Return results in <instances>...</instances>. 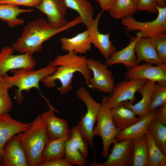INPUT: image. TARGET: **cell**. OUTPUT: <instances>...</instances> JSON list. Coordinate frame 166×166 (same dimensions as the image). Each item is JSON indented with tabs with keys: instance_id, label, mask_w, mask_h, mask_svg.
Masks as SVG:
<instances>
[{
	"instance_id": "obj_13",
	"label": "cell",
	"mask_w": 166,
	"mask_h": 166,
	"mask_svg": "<svg viewBox=\"0 0 166 166\" xmlns=\"http://www.w3.org/2000/svg\"><path fill=\"white\" fill-rule=\"evenodd\" d=\"M35 8L46 15L47 21L54 27H62L68 23L65 18L67 8L64 0H41Z\"/></svg>"
},
{
	"instance_id": "obj_35",
	"label": "cell",
	"mask_w": 166,
	"mask_h": 166,
	"mask_svg": "<svg viewBox=\"0 0 166 166\" xmlns=\"http://www.w3.org/2000/svg\"><path fill=\"white\" fill-rule=\"evenodd\" d=\"M160 59L166 63V34L149 38Z\"/></svg>"
},
{
	"instance_id": "obj_1",
	"label": "cell",
	"mask_w": 166,
	"mask_h": 166,
	"mask_svg": "<svg viewBox=\"0 0 166 166\" xmlns=\"http://www.w3.org/2000/svg\"><path fill=\"white\" fill-rule=\"evenodd\" d=\"M77 16L64 26L55 28L42 18H38L28 23L24 26L20 36L12 45L14 51L20 54L31 55L40 51L43 43L58 33L81 23Z\"/></svg>"
},
{
	"instance_id": "obj_18",
	"label": "cell",
	"mask_w": 166,
	"mask_h": 166,
	"mask_svg": "<svg viewBox=\"0 0 166 166\" xmlns=\"http://www.w3.org/2000/svg\"><path fill=\"white\" fill-rule=\"evenodd\" d=\"M136 35L135 37H131L129 44L126 46L116 51L106 60L105 63L108 67L121 64L128 68L139 64L135 53V45L138 39L144 36L139 31Z\"/></svg>"
},
{
	"instance_id": "obj_37",
	"label": "cell",
	"mask_w": 166,
	"mask_h": 166,
	"mask_svg": "<svg viewBox=\"0 0 166 166\" xmlns=\"http://www.w3.org/2000/svg\"><path fill=\"white\" fill-rule=\"evenodd\" d=\"M40 2L41 0H0V3L34 7L38 5Z\"/></svg>"
},
{
	"instance_id": "obj_16",
	"label": "cell",
	"mask_w": 166,
	"mask_h": 166,
	"mask_svg": "<svg viewBox=\"0 0 166 166\" xmlns=\"http://www.w3.org/2000/svg\"><path fill=\"white\" fill-rule=\"evenodd\" d=\"M1 166H28L26 153L16 135L5 145L2 154Z\"/></svg>"
},
{
	"instance_id": "obj_38",
	"label": "cell",
	"mask_w": 166,
	"mask_h": 166,
	"mask_svg": "<svg viewBox=\"0 0 166 166\" xmlns=\"http://www.w3.org/2000/svg\"><path fill=\"white\" fill-rule=\"evenodd\" d=\"M72 164L64 157L44 160L39 166H72Z\"/></svg>"
},
{
	"instance_id": "obj_10",
	"label": "cell",
	"mask_w": 166,
	"mask_h": 166,
	"mask_svg": "<svg viewBox=\"0 0 166 166\" xmlns=\"http://www.w3.org/2000/svg\"><path fill=\"white\" fill-rule=\"evenodd\" d=\"M147 81L125 79L116 84L110 95L107 97L109 105L112 109L124 102L134 103L135 94Z\"/></svg>"
},
{
	"instance_id": "obj_6",
	"label": "cell",
	"mask_w": 166,
	"mask_h": 166,
	"mask_svg": "<svg viewBox=\"0 0 166 166\" xmlns=\"http://www.w3.org/2000/svg\"><path fill=\"white\" fill-rule=\"evenodd\" d=\"M78 98L85 105L87 111L82 115L77 125L84 138L94 152L93 131L101 106L84 87H81L77 91Z\"/></svg>"
},
{
	"instance_id": "obj_42",
	"label": "cell",
	"mask_w": 166,
	"mask_h": 166,
	"mask_svg": "<svg viewBox=\"0 0 166 166\" xmlns=\"http://www.w3.org/2000/svg\"></svg>"
},
{
	"instance_id": "obj_29",
	"label": "cell",
	"mask_w": 166,
	"mask_h": 166,
	"mask_svg": "<svg viewBox=\"0 0 166 166\" xmlns=\"http://www.w3.org/2000/svg\"><path fill=\"white\" fill-rule=\"evenodd\" d=\"M145 136L148 146V166H166V155L156 144L148 130Z\"/></svg>"
},
{
	"instance_id": "obj_33",
	"label": "cell",
	"mask_w": 166,
	"mask_h": 166,
	"mask_svg": "<svg viewBox=\"0 0 166 166\" xmlns=\"http://www.w3.org/2000/svg\"><path fill=\"white\" fill-rule=\"evenodd\" d=\"M166 104V84L156 83L153 90L148 112Z\"/></svg>"
},
{
	"instance_id": "obj_2",
	"label": "cell",
	"mask_w": 166,
	"mask_h": 166,
	"mask_svg": "<svg viewBox=\"0 0 166 166\" xmlns=\"http://www.w3.org/2000/svg\"><path fill=\"white\" fill-rule=\"evenodd\" d=\"M87 59L85 56L78 55L72 51L57 55L52 61L57 67V69L42 81L46 87L52 88L55 86L56 81H59L61 85L57 89L61 94H64L71 90L73 78L74 73L78 72L84 77L88 85L91 72L88 65Z\"/></svg>"
},
{
	"instance_id": "obj_15",
	"label": "cell",
	"mask_w": 166,
	"mask_h": 166,
	"mask_svg": "<svg viewBox=\"0 0 166 166\" xmlns=\"http://www.w3.org/2000/svg\"><path fill=\"white\" fill-rule=\"evenodd\" d=\"M48 104L49 110L41 114L45 122L47 133L49 139L63 138L69 136L70 130L67 121L57 117L55 115V109L47 99L41 94Z\"/></svg>"
},
{
	"instance_id": "obj_28",
	"label": "cell",
	"mask_w": 166,
	"mask_h": 166,
	"mask_svg": "<svg viewBox=\"0 0 166 166\" xmlns=\"http://www.w3.org/2000/svg\"><path fill=\"white\" fill-rule=\"evenodd\" d=\"M133 152L132 166H148V146L145 136L133 140Z\"/></svg>"
},
{
	"instance_id": "obj_24",
	"label": "cell",
	"mask_w": 166,
	"mask_h": 166,
	"mask_svg": "<svg viewBox=\"0 0 166 166\" xmlns=\"http://www.w3.org/2000/svg\"><path fill=\"white\" fill-rule=\"evenodd\" d=\"M112 114L115 125L121 130L136 122L140 118L123 103L112 109Z\"/></svg>"
},
{
	"instance_id": "obj_36",
	"label": "cell",
	"mask_w": 166,
	"mask_h": 166,
	"mask_svg": "<svg viewBox=\"0 0 166 166\" xmlns=\"http://www.w3.org/2000/svg\"><path fill=\"white\" fill-rule=\"evenodd\" d=\"M137 11H146L154 14L157 13L156 0H135Z\"/></svg>"
},
{
	"instance_id": "obj_22",
	"label": "cell",
	"mask_w": 166,
	"mask_h": 166,
	"mask_svg": "<svg viewBox=\"0 0 166 166\" xmlns=\"http://www.w3.org/2000/svg\"><path fill=\"white\" fill-rule=\"evenodd\" d=\"M156 84L153 81H146L138 91L142 97L139 101L135 104L129 101L123 103L133 111L138 117H142L148 112L152 93Z\"/></svg>"
},
{
	"instance_id": "obj_32",
	"label": "cell",
	"mask_w": 166,
	"mask_h": 166,
	"mask_svg": "<svg viewBox=\"0 0 166 166\" xmlns=\"http://www.w3.org/2000/svg\"><path fill=\"white\" fill-rule=\"evenodd\" d=\"M11 89L3 75L0 76V115L9 113L12 108V102L9 93Z\"/></svg>"
},
{
	"instance_id": "obj_9",
	"label": "cell",
	"mask_w": 166,
	"mask_h": 166,
	"mask_svg": "<svg viewBox=\"0 0 166 166\" xmlns=\"http://www.w3.org/2000/svg\"><path fill=\"white\" fill-rule=\"evenodd\" d=\"M11 47L5 46L0 51V76L8 71L21 69H33L37 64L32 55L14 54Z\"/></svg>"
},
{
	"instance_id": "obj_39",
	"label": "cell",
	"mask_w": 166,
	"mask_h": 166,
	"mask_svg": "<svg viewBox=\"0 0 166 166\" xmlns=\"http://www.w3.org/2000/svg\"><path fill=\"white\" fill-rule=\"evenodd\" d=\"M153 120L166 125V104L160 106L156 109Z\"/></svg>"
},
{
	"instance_id": "obj_3",
	"label": "cell",
	"mask_w": 166,
	"mask_h": 166,
	"mask_svg": "<svg viewBox=\"0 0 166 166\" xmlns=\"http://www.w3.org/2000/svg\"><path fill=\"white\" fill-rule=\"evenodd\" d=\"M16 136L26 153L29 166H39L43 161V151L49 140L41 114L31 122L26 130Z\"/></svg>"
},
{
	"instance_id": "obj_8",
	"label": "cell",
	"mask_w": 166,
	"mask_h": 166,
	"mask_svg": "<svg viewBox=\"0 0 166 166\" xmlns=\"http://www.w3.org/2000/svg\"><path fill=\"white\" fill-rule=\"evenodd\" d=\"M87 64L93 75L88 85L104 93H111L115 84L112 73L107 65L91 58L87 59Z\"/></svg>"
},
{
	"instance_id": "obj_25",
	"label": "cell",
	"mask_w": 166,
	"mask_h": 166,
	"mask_svg": "<svg viewBox=\"0 0 166 166\" xmlns=\"http://www.w3.org/2000/svg\"><path fill=\"white\" fill-rule=\"evenodd\" d=\"M68 8L73 10L79 14L81 23L88 28L94 19V10L88 0H64Z\"/></svg>"
},
{
	"instance_id": "obj_12",
	"label": "cell",
	"mask_w": 166,
	"mask_h": 166,
	"mask_svg": "<svg viewBox=\"0 0 166 166\" xmlns=\"http://www.w3.org/2000/svg\"><path fill=\"white\" fill-rule=\"evenodd\" d=\"M133 140H124L113 144L111 152L102 164L92 163L93 166H131L132 165Z\"/></svg>"
},
{
	"instance_id": "obj_41",
	"label": "cell",
	"mask_w": 166,
	"mask_h": 166,
	"mask_svg": "<svg viewBox=\"0 0 166 166\" xmlns=\"http://www.w3.org/2000/svg\"><path fill=\"white\" fill-rule=\"evenodd\" d=\"M157 6L160 7L166 6V0H156Z\"/></svg>"
},
{
	"instance_id": "obj_26",
	"label": "cell",
	"mask_w": 166,
	"mask_h": 166,
	"mask_svg": "<svg viewBox=\"0 0 166 166\" xmlns=\"http://www.w3.org/2000/svg\"><path fill=\"white\" fill-rule=\"evenodd\" d=\"M69 137L49 139L43 151V161L64 157L66 143Z\"/></svg>"
},
{
	"instance_id": "obj_40",
	"label": "cell",
	"mask_w": 166,
	"mask_h": 166,
	"mask_svg": "<svg viewBox=\"0 0 166 166\" xmlns=\"http://www.w3.org/2000/svg\"><path fill=\"white\" fill-rule=\"evenodd\" d=\"M98 3L102 11H108L112 6L115 0H96Z\"/></svg>"
},
{
	"instance_id": "obj_5",
	"label": "cell",
	"mask_w": 166,
	"mask_h": 166,
	"mask_svg": "<svg viewBox=\"0 0 166 166\" xmlns=\"http://www.w3.org/2000/svg\"><path fill=\"white\" fill-rule=\"evenodd\" d=\"M98 114L97 124L93 131L94 136L101 137L103 144L102 155L107 157L110 146L117 141V136L121 130L115 125L113 119L112 109L108 102L107 97L103 96Z\"/></svg>"
},
{
	"instance_id": "obj_30",
	"label": "cell",
	"mask_w": 166,
	"mask_h": 166,
	"mask_svg": "<svg viewBox=\"0 0 166 166\" xmlns=\"http://www.w3.org/2000/svg\"><path fill=\"white\" fill-rule=\"evenodd\" d=\"M148 131L156 144L166 155V125L153 120L149 125Z\"/></svg>"
},
{
	"instance_id": "obj_34",
	"label": "cell",
	"mask_w": 166,
	"mask_h": 166,
	"mask_svg": "<svg viewBox=\"0 0 166 166\" xmlns=\"http://www.w3.org/2000/svg\"><path fill=\"white\" fill-rule=\"evenodd\" d=\"M72 144L86 158L88 155V143L83 137L77 126L70 130L69 138Z\"/></svg>"
},
{
	"instance_id": "obj_14",
	"label": "cell",
	"mask_w": 166,
	"mask_h": 166,
	"mask_svg": "<svg viewBox=\"0 0 166 166\" xmlns=\"http://www.w3.org/2000/svg\"><path fill=\"white\" fill-rule=\"evenodd\" d=\"M102 12L97 14L87 30L92 44L94 45L106 60L117 51V49L110 40V34L102 33L98 30L99 22Z\"/></svg>"
},
{
	"instance_id": "obj_20",
	"label": "cell",
	"mask_w": 166,
	"mask_h": 166,
	"mask_svg": "<svg viewBox=\"0 0 166 166\" xmlns=\"http://www.w3.org/2000/svg\"><path fill=\"white\" fill-rule=\"evenodd\" d=\"M60 41L63 50L77 54L86 53L90 50L92 44L87 30L71 38H61Z\"/></svg>"
},
{
	"instance_id": "obj_17",
	"label": "cell",
	"mask_w": 166,
	"mask_h": 166,
	"mask_svg": "<svg viewBox=\"0 0 166 166\" xmlns=\"http://www.w3.org/2000/svg\"><path fill=\"white\" fill-rule=\"evenodd\" d=\"M31 124L16 120L9 113L0 115V161L6 143L14 136L26 130Z\"/></svg>"
},
{
	"instance_id": "obj_31",
	"label": "cell",
	"mask_w": 166,
	"mask_h": 166,
	"mask_svg": "<svg viewBox=\"0 0 166 166\" xmlns=\"http://www.w3.org/2000/svg\"><path fill=\"white\" fill-rule=\"evenodd\" d=\"M64 157L72 166H85L88 163L86 158L72 144L69 138L66 143Z\"/></svg>"
},
{
	"instance_id": "obj_4",
	"label": "cell",
	"mask_w": 166,
	"mask_h": 166,
	"mask_svg": "<svg viewBox=\"0 0 166 166\" xmlns=\"http://www.w3.org/2000/svg\"><path fill=\"white\" fill-rule=\"evenodd\" d=\"M57 67L52 61H49L45 67L37 70L33 69H21L10 71L13 73L11 76L7 74L3 76L11 89L17 87L14 99L18 104H21L24 99L22 92H28L35 88L39 89V83L47 77L52 75L56 70Z\"/></svg>"
},
{
	"instance_id": "obj_19",
	"label": "cell",
	"mask_w": 166,
	"mask_h": 166,
	"mask_svg": "<svg viewBox=\"0 0 166 166\" xmlns=\"http://www.w3.org/2000/svg\"><path fill=\"white\" fill-rule=\"evenodd\" d=\"M156 110L148 112L136 122L120 130L116 137L117 141L133 140L144 136L148 130L149 124L154 119Z\"/></svg>"
},
{
	"instance_id": "obj_7",
	"label": "cell",
	"mask_w": 166,
	"mask_h": 166,
	"mask_svg": "<svg viewBox=\"0 0 166 166\" xmlns=\"http://www.w3.org/2000/svg\"><path fill=\"white\" fill-rule=\"evenodd\" d=\"M157 16L154 20L147 22L136 20L133 16L123 18L121 22L129 31H138L144 37L151 38L166 32V6L156 7Z\"/></svg>"
},
{
	"instance_id": "obj_21",
	"label": "cell",
	"mask_w": 166,
	"mask_h": 166,
	"mask_svg": "<svg viewBox=\"0 0 166 166\" xmlns=\"http://www.w3.org/2000/svg\"><path fill=\"white\" fill-rule=\"evenodd\" d=\"M135 49L139 64L142 61L156 65L166 64L159 57L149 38H140L136 43Z\"/></svg>"
},
{
	"instance_id": "obj_11",
	"label": "cell",
	"mask_w": 166,
	"mask_h": 166,
	"mask_svg": "<svg viewBox=\"0 0 166 166\" xmlns=\"http://www.w3.org/2000/svg\"><path fill=\"white\" fill-rule=\"evenodd\" d=\"M127 79L142 80L166 84V64L156 65L146 63L128 68L124 74Z\"/></svg>"
},
{
	"instance_id": "obj_27",
	"label": "cell",
	"mask_w": 166,
	"mask_h": 166,
	"mask_svg": "<svg viewBox=\"0 0 166 166\" xmlns=\"http://www.w3.org/2000/svg\"><path fill=\"white\" fill-rule=\"evenodd\" d=\"M135 0H115L108 11L115 19H121L132 16L137 11Z\"/></svg>"
},
{
	"instance_id": "obj_23",
	"label": "cell",
	"mask_w": 166,
	"mask_h": 166,
	"mask_svg": "<svg viewBox=\"0 0 166 166\" xmlns=\"http://www.w3.org/2000/svg\"><path fill=\"white\" fill-rule=\"evenodd\" d=\"M34 10L31 9L20 8L17 6L0 3V19L5 22L10 28L22 25L24 22L18 18L21 14L29 13Z\"/></svg>"
}]
</instances>
